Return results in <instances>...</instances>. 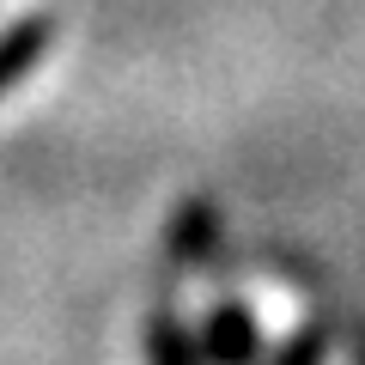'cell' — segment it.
I'll use <instances>...</instances> for the list:
<instances>
[{
    "mask_svg": "<svg viewBox=\"0 0 365 365\" xmlns=\"http://www.w3.org/2000/svg\"><path fill=\"white\" fill-rule=\"evenodd\" d=\"M195 347H201L207 365H256L262 329H256V317H250L244 304H220V311L207 317V329H201Z\"/></svg>",
    "mask_w": 365,
    "mask_h": 365,
    "instance_id": "1",
    "label": "cell"
},
{
    "mask_svg": "<svg viewBox=\"0 0 365 365\" xmlns=\"http://www.w3.org/2000/svg\"><path fill=\"white\" fill-rule=\"evenodd\" d=\"M220 232H225L220 207H213L207 195H195V201H182L177 220L165 225V256H170V262H182V268H195V262H207V256H213Z\"/></svg>",
    "mask_w": 365,
    "mask_h": 365,
    "instance_id": "2",
    "label": "cell"
},
{
    "mask_svg": "<svg viewBox=\"0 0 365 365\" xmlns=\"http://www.w3.org/2000/svg\"><path fill=\"white\" fill-rule=\"evenodd\" d=\"M49 43H55V19L49 13H31V19H19V25L0 31V91L19 86V79L49 55Z\"/></svg>",
    "mask_w": 365,
    "mask_h": 365,
    "instance_id": "3",
    "label": "cell"
},
{
    "mask_svg": "<svg viewBox=\"0 0 365 365\" xmlns=\"http://www.w3.org/2000/svg\"><path fill=\"white\" fill-rule=\"evenodd\" d=\"M146 365H201L195 335H189L170 311H158L153 323H146Z\"/></svg>",
    "mask_w": 365,
    "mask_h": 365,
    "instance_id": "4",
    "label": "cell"
},
{
    "mask_svg": "<svg viewBox=\"0 0 365 365\" xmlns=\"http://www.w3.org/2000/svg\"><path fill=\"white\" fill-rule=\"evenodd\" d=\"M323 359H329V329H304V335H292V347L274 365H323Z\"/></svg>",
    "mask_w": 365,
    "mask_h": 365,
    "instance_id": "5",
    "label": "cell"
}]
</instances>
